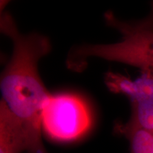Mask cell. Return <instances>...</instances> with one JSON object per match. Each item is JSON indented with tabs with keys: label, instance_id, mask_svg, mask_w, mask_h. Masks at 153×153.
Returning <instances> with one entry per match:
<instances>
[{
	"label": "cell",
	"instance_id": "1",
	"mask_svg": "<svg viewBox=\"0 0 153 153\" xmlns=\"http://www.w3.org/2000/svg\"><path fill=\"white\" fill-rule=\"evenodd\" d=\"M0 31L12 43L11 57L0 76L1 100L22 123L28 153H48L42 140L41 114L51 93L41 79L38 65L51 53L52 44L41 33L21 32L7 11H1Z\"/></svg>",
	"mask_w": 153,
	"mask_h": 153
},
{
	"label": "cell",
	"instance_id": "2",
	"mask_svg": "<svg viewBox=\"0 0 153 153\" xmlns=\"http://www.w3.org/2000/svg\"><path fill=\"white\" fill-rule=\"evenodd\" d=\"M106 24L120 33V41L111 43H83L72 47L67 55L65 64L71 71L82 72L88 60L97 57L123 63L153 73V32L132 30L126 27L111 11L104 15Z\"/></svg>",
	"mask_w": 153,
	"mask_h": 153
},
{
	"label": "cell",
	"instance_id": "3",
	"mask_svg": "<svg viewBox=\"0 0 153 153\" xmlns=\"http://www.w3.org/2000/svg\"><path fill=\"white\" fill-rule=\"evenodd\" d=\"M91 124L89 108L76 95L51 94L43 106L42 130L55 140L77 139L89 129Z\"/></svg>",
	"mask_w": 153,
	"mask_h": 153
},
{
	"label": "cell",
	"instance_id": "4",
	"mask_svg": "<svg viewBox=\"0 0 153 153\" xmlns=\"http://www.w3.org/2000/svg\"><path fill=\"white\" fill-rule=\"evenodd\" d=\"M104 83L112 93L125 96L131 104H153V73L141 71L136 79L114 72L105 74Z\"/></svg>",
	"mask_w": 153,
	"mask_h": 153
},
{
	"label": "cell",
	"instance_id": "5",
	"mask_svg": "<svg viewBox=\"0 0 153 153\" xmlns=\"http://www.w3.org/2000/svg\"><path fill=\"white\" fill-rule=\"evenodd\" d=\"M28 150L26 133L21 122L0 101V153H24Z\"/></svg>",
	"mask_w": 153,
	"mask_h": 153
},
{
	"label": "cell",
	"instance_id": "6",
	"mask_svg": "<svg viewBox=\"0 0 153 153\" xmlns=\"http://www.w3.org/2000/svg\"><path fill=\"white\" fill-rule=\"evenodd\" d=\"M115 129L130 143L131 153H153V135L127 123H117Z\"/></svg>",
	"mask_w": 153,
	"mask_h": 153
},
{
	"label": "cell",
	"instance_id": "7",
	"mask_svg": "<svg viewBox=\"0 0 153 153\" xmlns=\"http://www.w3.org/2000/svg\"><path fill=\"white\" fill-rule=\"evenodd\" d=\"M131 104V115L127 123L153 135V104Z\"/></svg>",
	"mask_w": 153,
	"mask_h": 153
},
{
	"label": "cell",
	"instance_id": "8",
	"mask_svg": "<svg viewBox=\"0 0 153 153\" xmlns=\"http://www.w3.org/2000/svg\"><path fill=\"white\" fill-rule=\"evenodd\" d=\"M121 21L124 26L130 29L153 32V1L150 3V12L145 18L137 21Z\"/></svg>",
	"mask_w": 153,
	"mask_h": 153
}]
</instances>
